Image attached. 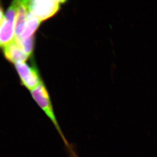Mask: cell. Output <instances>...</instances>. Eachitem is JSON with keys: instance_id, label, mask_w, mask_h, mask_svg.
<instances>
[{"instance_id": "cell-3", "label": "cell", "mask_w": 157, "mask_h": 157, "mask_svg": "<svg viewBox=\"0 0 157 157\" xmlns=\"http://www.w3.org/2000/svg\"><path fill=\"white\" fill-rule=\"evenodd\" d=\"M15 66L22 84L29 90H33L41 82L38 72L34 68L25 63H18Z\"/></svg>"}, {"instance_id": "cell-6", "label": "cell", "mask_w": 157, "mask_h": 157, "mask_svg": "<svg viewBox=\"0 0 157 157\" xmlns=\"http://www.w3.org/2000/svg\"><path fill=\"white\" fill-rule=\"evenodd\" d=\"M40 22L41 21H39L37 18L33 16L29 12L24 31L18 37L25 39L32 37L40 25Z\"/></svg>"}, {"instance_id": "cell-8", "label": "cell", "mask_w": 157, "mask_h": 157, "mask_svg": "<svg viewBox=\"0 0 157 157\" xmlns=\"http://www.w3.org/2000/svg\"><path fill=\"white\" fill-rule=\"evenodd\" d=\"M4 17V14H3V8L0 6V24L3 21Z\"/></svg>"}, {"instance_id": "cell-7", "label": "cell", "mask_w": 157, "mask_h": 157, "mask_svg": "<svg viewBox=\"0 0 157 157\" xmlns=\"http://www.w3.org/2000/svg\"><path fill=\"white\" fill-rule=\"evenodd\" d=\"M14 42L17 43L19 48L24 52L26 55L29 56L31 55L33 52V48H34V36L30 37L29 38H21L19 37H15Z\"/></svg>"}, {"instance_id": "cell-4", "label": "cell", "mask_w": 157, "mask_h": 157, "mask_svg": "<svg viewBox=\"0 0 157 157\" xmlns=\"http://www.w3.org/2000/svg\"><path fill=\"white\" fill-rule=\"evenodd\" d=\"M17 5V13L15 22V37L21 34L25 27L28 14L27 1H15Z\"/></svg>"}, {"instance_id": "cell-2", "label": "cell", "mask_w": 157, "mask_h": 157, "mask_svg": "<svg viewBox=\"0 0 157 157\" xmlns=\"http://www.w3.org/2000/svg\"><path fill=\"white\" fill-rule=\"evenodd\" d=\"M12 2L0 24V48L11 43L15 38V22L17 5Z\"/></svg>"}, {"instance_id": "cell-1", "label": "cell", "mask_w": 157, "mask_h": 157, "mask_svg": "<svg viewBox=\"0 0 157 157\" xmlns=\"http://www.w3.org/2000/svg\"><path fill=\"white\" fill-rule=\"evenodd\" d=\"M64 1H27L29 12L39 21H45L53 17L59 10Z\"/></svg>"}, {"instance_id": "cell-5", "label": "cell", "mask_w": 157, "mask_h": 157, "mask_svg": "<svg viewBox=\"0 0 157 157\" xmlns=\"http://www.w3.org/2000/svg\"><path fill=\"white\" fill-rule=\"evenodd\" d=\"M3 51L6 59L15 64L18 63H25L29 58L28 56L19 48L15 42H12L5 46Z\"/></svg>"}]
</instances>
